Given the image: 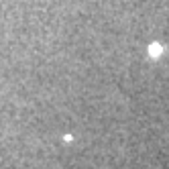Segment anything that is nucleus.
Masks as SVG:
<instances>
[{
	"instance_id": "f257e3e1",
	"label": "nucleus",
	"mask_w": 169,
	"mask_h": 169,
	"mask_svg": "<svg viewBox=\"0 0 169 169\" xmlns=\"http://www.w3.org/2000/svg\"><path fill=\"white\" fill-rule=\"evenodd\" d=\"M151 53H153V55L161 53V47H157V45H153V47H151Z\"/></svg>"
}]
</instances>
